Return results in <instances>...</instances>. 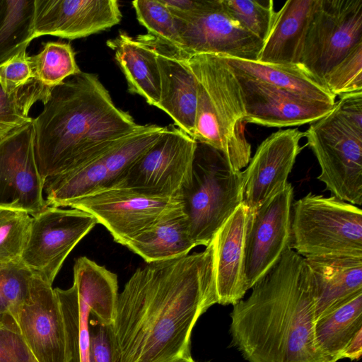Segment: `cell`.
Wrapping results in <instances>:
<instances>
[{
	"label": "cell",
	"instance_id": "obj_1",
	"mask_svg": "<svg viewBox=\"0 0 362 362\" xmlns=\"http://www.w3.org/2000/svg\"><path fill=\"white\" fill-rule=\"evenodd\" d=\"M216 303L211 242L202 252L139 267L117 296L112 324L116 362L191 356L193 328Z\"/></svg>",
	"mask_w": 362,
	"mask_h": 362
},
{
	"label": "cell",
	"instance_id": "obj_2",
	"mask_svg": "<svg viewBox=\"0 0 362 362\" xmlns=\"http://www.w3.org/2000/svg\"><path fill=\"white\" fill-rule=\"evenodd\" d=\"M233 305L230 332L249 362H329L314 339L315 293L304 257L288 247L276 264Z\"/></svg>",
	"mask_w": 362,
	"mask_h": 362
},
{
	"label": "cell",
	"instance_id": "obj_3",
	"mask_svg": "<svg viewBox=\"0 0 362 362\" xmlns=\"http://www.w3.org/2000/svg\"><path fill=\"white\" fill-rule=\"evenodd\" d=\"M33 124L44 182L98 158L143 126L115 105L98 75L83 71L52 88Z\"/></svg>",
	"mask_w": 362,
	"mask_h": 362
},
{
	"label": "cell",
	"instance_id": "obj_4",
	"mask_svg": "<svg viewBox=\"0 0 362 362\" xmlns=\"http://www.w3.org/2000/svg\"><path fill=\"white\" fill-rule=\"evenodd\" d=\"M197 82L193 139L221 151L234 170L245 168L251 145L245 136V111L238 78L221 55L189 56Z\"/></svg>",
	"mask_w": 362,
	"mask_h": 362
},
{
	"label": "cell",
	"instance_id": "obj_5",
	"mask_svg": "<svg viewBox=\"0 0 362 362\" xmlns=\"http://www.w3.org/2000/svg\"><path fill=\"white\" fill-rule=\"evenodd\" d=\"M177 198L196 246H207L243 203V173L218 150L197 141L189 179Z\"/></svg>",
	"mask_w": 362,
	"mask_h": 362
},
{
	"label": "cell",
	"instance_id": "obj_6",
	"mask_svg": "<svg viewBox=\"0 0 362 362\" xmlns=\"http://www.w3.org/2000/svg\"><path fill=\"white\" fill-rule=\"evenodd\" d=\"M290 248L304 258L362 257V211L334 196L309 192L292 206Z\"/></svg>",
	"mask_w": 362,
	"mask_h": 362
},
{
	"label": "cell",
	"instance_id": "obj_7",
	"mask_svg": "<svg viewBox=\"0 0 362 362\" xmlns=\"http://www.w3.org/2000/svg\"><path fill=\"white\" fill-rule=\"evenodd\" d=\"M314 153L322 182L332 196L354 205L362 204V132L334 107L304 132Z\"/></svg>",
	"mask_w": 362,
	"mask_h": 362
},
{
	"label": "cell",
	"instance_id": "obj_8",
	"mask_svg": "<svg viewBox=\"0 0 362 362\" xmlns=\"http://www.w3.org/2000/svg\"><path fill=\"white\" fill-rule=\"evenodd\" d=\"M361 42L362 0H316L300 67L322 85L325 74Z\"/></svg>",
	"mask_w": 362,
	"mask_h": 362
},
{
	"label": "cell",
	"instance_id": "obj_9",
	"mask_svg": "<svg viewBox=\"0 0 362 362\" xmlns=\"http://www.w3.org/2000/svg\"><path fill=\"white\" fill-rule=\"evenodd\" d=\"M197 141L174 124L126 170L113 187L177 198L189 179Z\"/></svg>",
	"mask_w": 362,
	"mask_h": 362
},
{
	"label": "cell",
	"instance_id": "obj_10",
	"mask_svg": "<svg viewBox=\"0 0 362 362\" xmlns=\"http://www.w3.org/2000/svg\"><path fill=\"white\" fill-rule=\"evenodd\" d=\"M97 223L84 211L47 206L31 216L21 259L33 274L52 285L67 256Z\"/></svg>",
	"mask_w": 362,
	"mask_h": 362
},
{
	"label": "cell",
	"instance_id": "obj_11",
	"mask_svg": "<svg viewBox=\"0 0 362 362\" xmlns=\"http://www.w3.org/2000/svg\"><path fill=\"white\" fill-rule=\"evenodd\" d=\"M68 206L92 215L116 243L126 246L182 204L177 198L156 197L128 188L111 187L76 199Z\"/></svg>",
	"mask_w": 362,
	"mask_h": 362
},
{
	"label": "cell",
	"instance_id": "obj_12",
	"mask_svg": "<svg viewBox=\"0 0 362 362\" xmlns=\"http://www.w3.org/2000/svg\"><path fill=\"white\" fill-rule=\"evenodd\" d=\"M293 187L289 182L250 214L245 237L247 289L262 279L290 247Z\"/></svg>",
	"mask_w": 362,
	"mask_h": 362
},
{
	"label": "cell",
	"instance_id": "obj_13",
	"mask_svg": "<svg viewBox=\"0 0 362 362\" xmlns=\"http://www.w3.org/2000/svg\"><path fill=\"white\" fill-rule=\"evenodd\" d=\"M44 183L35 160L33 122L1 137L0 206L38 214L47 206Z\"/></svg>",
	"mask_w": 362,
	"mask_h": 362
},
{
	"label": "cell",
	"instance_id": "obj_14",
	"mask_svg": "<svg viewBox=\"0 0 362 362\" xmlns=\"http://www.w3.org/2000/svg\"><path fill=\"white\" fill-rule=\"evenodd\" d=\"M175 18L182 51L189 56L212 54L258 60L264 42L232 18L222 0H208L196 15L185 19Z\"/></svg>",
	"mask_w": 362,
	"mask_h": 362
},
{
	"label": "cell",
	"instance_id": "obj_15",
	"mask_svg": "<svg viewBox=\"0 0 362 362\" xmlns=\"http://www.w3.org/2000/svg\"><path fill=\"white\" fill-rule=\"evenodd\" d=\"M304 132L287 129L272 133L257 147L243 173V203L250 214L282 189L302 150Z\"/></svg>",
	"mask_w": 362,
	"mask_h": 362
},
{
	"label": "cell",
	"instance_id": "obj_16",
	"mask_svg": "<svg viewBox=\"0 0 362 362\" xmlns=\"http://www.w3.org/2000/svg\"><path fill=\"white\" fill-rule=\"evenodd\" d=\"M233 71L243 96L245 124L279 128L312 124L335 105L310 100Z\"/></svg>",
	"mask_w": 362,
	"mask_h": 362
},
{
	"label": "cell",
	"instance_id": "obj_17",
	"mask_svg": "<svg viewBox=\"0 0 362 362\" xmlns=\"http://www.w3.org/2000/svg\"><path fill=\"white\" fill-rule=\"evenodd\" d=\"M122 16L115 0H35L33 37H85L118 24Z\"/></svg>",
	"mask_w": 362,
	"mask_h": 362
},
{
	"label": "cell",
	"instance_id": "obj_18",
	"mask_svg": "<svg viewBox=\"0 0 362 362\" xmlns=\"http://www.w3.org/2000/svg\"><path fill=\"white\" fill-rule=\"evenodd\" d=\"M21 334L38 362H66L63 315L52 284L33 274L30 296L18 315Z\"/></svg>",
	"mask_w": 362,
	"mask_h": 362
},
{
	"label": "cell",
	"instance_id": "obj_19",
	"mask_svg": "<svg viewBox=\"0 0 362 362\" xmlns=\"http://www.w3.org/2000/svg\"><path fill=\"white\" fill-rule=\"evenodd\" d=\"M146 36L156 52L160 74V97L156 107L193 138L197 82L189 64V55L152 35Z\"/></svg>",
	"mask_w": 362,
	"mask_h": 362
},
{
	"label": "cell",
	"instance_id": "obj_20",
	"mask_svg": "<svg viewBox=\"0 0 362 362\" xmlns=\"http://www.w3.org/2000/svg\"><path fill=\"white\" fill-rule=\"evenodd\" d=\"M249 217V209L242 203L211 240L218 304L233 305L243 299L248 290L245 274V249Z\"/></svg>",
	"mask_w": 362,
	"mask_h": 362
},
{
	"label": "cell",
	"instance_id": "obj_21",
	"mask_svg": "<svg viewBox=\"0 0 362 362\" xmlns=\"http://www.w3.org/2000/svg\"><path fill=\"white\" fill-rule=\"evenodd\" d=\"M79 305L81 362H89L90 314L100 322L112 324L118 296L116 274L86 257L74 266V282Z\"/></svg>",
	"mask_w": 362,
	"mask_h": 362
},
{
	"label": "cell",
	"instance_id": "obj_22",
	"mask_svg": "<svg viewBox=\"0 0 362 362\" xmlns=\"http://www.w3.org/2000/svg\"><path fill=\"white\" fill-rule=\"evenodd\" d=\"M316 0H288L276 12L259 62L300 67L304 44ZM301 68V67H300Z\"/></svg>",
	"mask_w": 362,
	"mask_h": 362
},
{
	"label": "cell",
	"instance_id": "obj_23",
	"mask_svg": "<svg viewBox=\"0 0 362 362\" xmlns=\"http://www.w3.org/2000/svg\"><path fill=\"white\" fill-rule=\"evenodd\" d=\"M304 259L313 278L315 320L362 291V257L320 256Z\"/></svg>",
	"mask_w": 362,
	"mask_h": 362
},
{
	"label": "cell",
	"instance_id": "obj_24",
	"mask_svg": "<svg viewBox=\"0 0 362 362\" xmlns=\"http://www.w3.org/2000/svg\"><path fill=\"white\" fill-rule=\"evenodd\" d=\"M123 72L131 93L157 106L160 97V78L156 52L146 35L132 37L124 31L107 41Z\"/></svg>",
	"mask_w": 362,
	"mask_h": 362
},
{
	"label": "cell",
	"instance_id": "obj_25",
	"mask_svg": "<svg viewBox=\"0 0 362 362\" xmlns=\"http://www.w3.org/2000/svg\"><path fill=\"white\" fill-rule=\"evenodd\" d=\"M126 247L146 263L185 256L196 246L182 208L177 209L141 233Z\"/></svg>",
	"mask_w": 362,
	"mask_h": 362
},
{
	"label": "cell",
	"instance_id": "obj_26",
	"mask_svg": "<svg viewBox=\"0 0 362 362\" xmlns=\"http://www.w3.org/2000/svg\"><path fill=\"white\" fill-rule=\"evenodd\" d=\"M221 56L234 71L250 78L310 100L336 103V97L299 66Z\"/></svg>",
	"mask_w": 362,
	"mask_h": 362
},
{
	"label": "cell",
	"instance_id": "obj_27",
	"mask_svg": "<svg viewBox=\"0 0 362 362\" xmlns=\"http://www.w3.org/2000/svg\"><path fill=\"white\" fill-rule=\"evenodd\" d=\"M362 330V291L334 307L314 323V339L318 351L329 362L341 359L350 341Z\"/></svg>",
	"mask_w": 362,
	"mask_h": 362
},
{
	"label": "cell",
	"instance_id": "obj_28",
	"mask_svg": "<svg viewBox=\"0 0 362 362\" xmlns=\"http://www.w3.org/2000/svg\"><path fill=\"white\" fill-rule=\"evenodd\" d=\"M35 0H0V65L33 40Z\"/></svg>",
	"mask_w": 362,
	"mask_h": 362
},
{
	"label": "cell",
	"instance_id": "obj_29",
	"mask_svg": "<svg viewBox=\"0 0 362 362\" xmlns=\"http://www.w3.org/2000/svg\"><path fill=\"white\" fill-rule=\"evenodd\" d=\"M33 277L21 260L0 262V328L21 333L18 315L30 296Z\"/></svg>",
	"mask_w": 362,
	"mask_h": 362
},
{
	"label": "cell",
	"instance_id": "obj_30",
	"mask_svg": "<svg viewBox=\"0 0 362 362\" xmlns=\"http://www.w3.org/2000/svg\"><path fill=\"white\" fill-rule=\"evenodd\" d=\"M52 88L33 78L16 90L8 93L0 84V138L33 119L29 116L37 101H47Z\"/></svg>",
	"mask_w": 362,
	"mask_h": 362
},
{
	"label": "cell",
	"instance_id": "obj_31",
	"mask_svg": "<svg viewBox=\"0 0 362 362\" xmlns=\"http://www.w3.org/2000/svg\"><path fill=\"white\" fill-rule=\"evenodd\" d=\"M30 61L35 78L49 88L81 72L75 59V52L69 43H44L37 54L30 56Z\"/></svg>",
	"mask_w": 362,
	"mask_h": 362
},
{
	"label": "cell",
	"instance_id": "obj_32",
	"mask_svg": "<svg viewBox=\"0 0 362 362\" xmlns=\"http://www.w3.org/2000/svg\"><path fill=\"white\" fill-rule=\"evenodd\" d=\"M228 14L245 30L264 42L276 12L272 0H222Z\"/></svg>",
	"mask_w": 362,
	"mask_h": 362
},
{
	"label": "cell",
	"instance_id": "obj_33",
	"mask_svg": "<svg viewBox=\"0 0 362 362\" xmlns=\"http://www.w3.org/2000/svg\"><path fill=\"white\" fill-rule=\"evenodd\" d=\"M132 4L137 20L148 34L182 50L176 18L160 0H136Z\"/></svg>",
	"mask_w": 362,
	"mask_h": 362
},
{
	"label": "cell",
	"instance_id": "obj_34",
	"mask_svg": "<svg viewBox=\"0 0 362 362\" xmlns=\"http://www.w3.org/2000/svg\"><path fill=\"white\" fill-rule=\"evenodd\" d=\"M30 223L28 213L0 206V262L21 260Z\"/></svg>",
	"mask_w": 362,
	"mask_h": 362
},
{
	"label": "cell",
	"instance_id": "obj_35",
	"mask_svg": "<svg viewBox=\"0 0 362 362\" xmlns=\"http://www.w3.org/2000/svg\"><path fill=\"white\" fill-rule=\"evenodd\" d=\"M322 85L335 97L362 91V42L325 74Z\"/></svg>",
	"mask_w": 362,
	"mask_h": 362
},
{
	"label": "cell",
	"instance_id": "obj_36",
	"mask_svg": "<svg viewBox=\"0 0 362 362\" xmlns=\"http://www.w3.org/2000/svg\"><path fill=\"white\" fill-rule=\"evenodd\" d=\"M58 297L65 330L66 362H81L79 305L76 288H54Z\"/></svg>",
	"mask_w": 362,
	"mask_h": 362
},
{
	"label": "cell",
	"instance_id": "obj_37",
	"mask_svg": "<svg viewBox=\"0 0 362 362\" xmlns=\"http://www.w3.org/2000/svg\"><path fill=\"white\" fill-rule=\"evenodd\" d=\"M89 332V362H116L112 324L103 323L94 317L90 319V316Z\"/></svg>",
	"mask_w": 362,
	"mask_h": 362
},
{
	"label": "cell",
	"instance_id": "obj_38",
	"mask_svg": "<svg viewBox=\"0 0 362 362\" xmlns=\"http://www.w3.org/2000/svg\"><path fill=\"white\" fill-rule=\"evenodd\" d=\"M35 78L30 56L26 50L0 65V84L11 93Z\"/></svg>",
	"mask_w": 362,
	"mask_h": 362
},
{
	"label": "cell",
	"instance_id": "obj_39",
	"mask_svg": "<svg viewBox=\"0 0 362 362\" xmlns=\"http://www.w3.org/2000/svg\"><path fill=\"white\" fill-rule=\"evenodd\" d=\"M0 362H38L21 333L0 328Z\"/></svg>",
	"mask_w": 362,
	"mask_h": 362
},
{
	"label": "cell",
	"instance_id": "obj_40",
	"mask_svg": "<svg viewBox=\"0 0 362 362\" xmlns=\"http://www.w3.org/2000/svg\"><path fill=\"white\" fill-rule=\"evenodd\" d=\"M339 97L334 107L346 122L362 132V91L352 92Z\"/></svg>",
	"mask_w": 362,
	"mask_h": 362
},
{
	"label": "cell",
	"instance_id": "obj_41",
	"mask_svg": "<svg viewBox=\"0 0 362 362\" xmlns=\"http://www.w3.org/2000/svg\"><path fill=\"white\" fill-rule=\"evenodd\" d=\"M174 16L185 19L202 10L208 0H160Z\"/></svg>",
	"mask_w": 362,
	"mask_h": 362
},
{
	"label": "cell",
	"instance_id": "obj_42",
	"mask_svg": "<svg viewBox=\"0 0 362 362\" xmlns=\"http://www.w3.org/2000/svg\"><path fill=\"white\" fill-rule=\"evenodd\" d=\"M362 354V330L350 341L344 350L341 359L349 358L351 360H358Z\"/></svg>",
	"mask_w": 362,
	"mask_h": 362
},
{
	"label": "cell",
	"instance_id": "obj_43",
	"mask_svg": "<svg viewBox=\"0 0 362 362\" xmlns=\"http://www.w3.org/2000/svg\"><path fill=\"white\" fill-rule=\"evenodd\" d=\"M168 362H197L192 356H182L174 358Z\"/></svg>",
	"mask_w": 362,
	"mask_h": 362
}]
</instances>
